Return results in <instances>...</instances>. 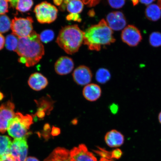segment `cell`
Returning a JSON list of instances; mask_svg holds the SVG:
<instances>
[{
	"instance_id": "obj_10",
	"label": "cell",
	"mask_w": 161,
	"mask_h": 161,
	"mask_svg": "<svg viewBox=\"0 0 161 161\" xmlns=\"http://www.w3.org/2000/svg\"><path fill=\"white\" fill-rule=\"evenodd\" d=\"M74 81L78 85H87L92 81V75L91 70L87 66L81 65L78 66L72 74Z\"/></svg>"
},
{
	"instance_id": "obj_8",
	"label": "cell",
	"mask_w": 161,
	"mask_h": 161,
	"mask_svg": "<svg viewBox=\"0 0 161 161\" xmlns=\"http://www.w3.org/2000/svg\"><path fill=\"white\" fill-rule=\"evenodd\" d=\"M15 105L8 101L0 106V132L4 133L7 130L9 122L15 115Z\"/></svg>"
},
{
	"instance_id": "obj_45",
	"label": "cell",
	"mask_w": 161,
	"mask_h": 161,
	"mask_svg": "<svg viewBox=\"0 0 161 161\" xmlns=\"http://www.w3.org/2000/svg\"><path fill=\"white\" fill-rule=\"evenodd\" d=\"M158 5L159 7L161 9V0H158Z\"/></svg>"
},
{
	"instance_id": "obj_37",
	"label": "cell",
	"mask_w": 161,
	"mask_h": 161,
	"mask_svg": "<svg viewBox=\"0 0 161 161\" xmlns=\"http://www.w3.org/2000/svg\"><path fill=\"white\" fill-rule=\"evenodd\" d=\"M9 1L11 4V6L14 8H16L17 6L18 0H8Z\"/></svg>"
},
{
	"instance_id": "obj_2",
	"label": "cell",
	"mask_w": 161,
	"mask_h": 161,
	"mask_svg": "<svg viewBox=\"0 0 161 161\" xmlns=\"http://www.w3.org/2000/svg\"><path fill=\"white\" fill-rule=\"evenodd\" d=\"M115 40L112 30L104 19L84 32V45L91 50L100 51L102 46L110 45Z\"/></svg>"
},
{
	"instance_id": "obj_4",
	"label": "cell",
	"mask_w": 161,
	"mask_h": 161,
	"mask_svg": "<svg viewBox=\"0 0 161 161\" xmlns=\"http://www.w3.org/2000/svg\"><path fill=\"white\" fill-rule=\"evenodd\" d=\"M33 123V118L31 115H23L20 113H16L9 122L8 133L14 139L26 138L30 126Z\"/></svg>"
},
{
	"instance_id": "obj_27",
	"label": "cell",
	"mask_w": 161,
	"mask_h": 161,
	"mask_svg": "<svg viewBox=\"0 0 161 161\" xmlns=\"http://www.w3.org/2000/svg\"><path fill=\"white\" fill-rule=\"evenodd\" d=\"M108 3L114 8L119 9L125 4V0H108Z\"/></svg>"
},
{
	"instance_id": "obj_22",
	"label": "cell",
	"mask_w": 161,
	"mask_h": 161,
	"mask_svg": "<svg viewBox=\"0 0 161 161\" xmlns=\"http://www.w3.org/2000/svg\"><path fill=\"white\" fill-rule=\"evenodd\" d=\"M19 40L15 35L10 34L7 36L5 41V46L7 49L10 51H16L17 50Z\"/></svg>"
},
{
	"instance_id": "obj_32",
	"label": "cell",
	"mask_w": 161,
	"mask_h": 161,
	"mask_svg": "<svg viewBox=\"0 0 161 161\" xmlns=\"http://www.w3.org/2000/svg\"><path fill=\"white\" fill-rule=\"evenodd\" d=\"M110 109L113 114H116L118 110V106L115 104H112L110 106Z\"/></svg>"
},
{
	"instance_id": "obj_13",
	"label": "cell",
	"mask_w": 161,
	"mask_h": 161,
	"mask_svg": "<svg viewBox=\"0 0 161 161\" xmlns=\"http://www.w3.org/2000/svg\"><path fill=\"white\" fill-rule=\"evenodd\" d=\"M74 64L73 60L68 56H62L56 62L55 69L58 75H67L72 71Z\"/></svg>"
},
{
	"instance_id": "obj_26",
	"label": "cell",
	"mask_w": 161,
	"mask_h": 161,
	"mask_svg": "<svg viewBox=\"0 0 161 161\" xmlns=\"http://www.w3.org/2000/svg\"><path fill=\"white\" fill-rule=\"evenodd\" d=\"M150 45L154 47L161 46V33L159 32H154L151 34L149 38Z\"/></svg>"
},
{
	"instance_id": "obj_24",
	"label": "cell",
	"mask_w": 161,
	"mask_h": 161,
	"mask_svg": "<svg viewBox=\"0 0 161 161\" xmlns=\"http://www.w3.org/2000/svg\"><path fill=\"white\" fill-rule=\"evenodd\" d=\"M11 20L8 16L0 15V33H5L11 28Z\"/></svg>"
},
{
	"instance_id": "obj_34",
	"label": "cell",
	"mask_w": 161,
	"mask_h": 161,
	"mask_svg": "<svg viewBox=\"0 0 161 161\" xmlns=\"http://www.w3.org/2000/svg\"><path fill=\"white\" fill-rule=\"evenodd\" d=\"M5 44V39L4 36L0 33V50L3 49Z\"/></svg>"
},
{
	"instance_id": "obj_12",
	"label": "cell",
	"mask_w": 161,
	"mask_h": 161,
	"mask_svg": "<svg viewBox=\"0 0 161 161\" xmlns=\"http://www.w3.org/2000/svg\"><path fill=\"white\" fill-rule=\"evenodd\" d=\"M106 22L110 29L115 31H119L124 29L126 24L124 14L120 11L108 14L107 16Z\"/></svg>"
},
{
	"instance_id": "obj_14",
	"label": "cell",
	"mask_w": 161,
	"mask_h": 161,
	"mask_svg": "<svg viewBox=\"0 0 161 161\" xmlns=\"http://www.w3.org/2000/svg\"><path fill=\"white\" fill-rule=\"evenodd\" d=\"M104 140L106 144L110 147H117L124 144L125 139L121 133L113 130L107 133Z\"/></svg>"
},
{
	"instance_id": "obj_7",
	"label": "cell",
	"mask_w": 161,
	"mask_h": 161,
	"mask_svg": "<svg viewBox=\"0 0 161 161\" xmlns=\"http://www.w3.org/2000/svg\"><path fill=\"white\" fill-rule=\"evenodd\" d=\"M28 146L26 138L14 139L10 148V156L15 161H25L27 158Z\"/></svg>"
},
{
	"instance_id": "obj_35",
	"label": "cell",
	"mask_w": 161,
	"mask_h": 161,
	"mask_svg": "<svg viewBox=\"0 0 161 161\" xmlns=\"http://www.w3.org/2000/svg\"><path fill=\"white\" fill-rule=\"evenodd\" d=\"M71 0H63V3L62 5L59 7V8L61 11H65L66 5Z\"/></svg>"
},
{
	"instance_id": "obj_44",
	"label": "cell",
	"mask_w": 161,
	"mask_h": 161,
	"mask_svg": "<svg viewBox=\"0 0 161 161\" xmlns=\"http://www.w3.org/2000/svg\"><path fill=\"white\" fill-rule=\"evenodd\" d=\"M158 120L159 122L161 125V111L159 113L158 115Z\"/></svg>"
},
{
	"instance_id": "obj_40",
	"label": "cell",
	"mask_w": 161,
	"mask_h": 161,
	"mask_svg": "<svg viewBox=\"0 0 161 161\" xmlns=\"http://www.w3.org/2000/svg\"><path fill=\"white\" fill-rule=\"evenodd\" d=\"M25 161H39V160H38L37 158H34V157H27V158H26Z\"/></svg>"
},
{
	"instance_id": "obj_11",
	"label": "cell",
	"mask_w": 161,
	"mask_h": 161,
	"mask_svg": "<svg viewBox=\"0 0 161 161\" xmlns=\"http://www.w3.org/2000/svg\"><path fill=\"white\" fill-rule=\"evenodd\" d=\"M70 154L73 161H97L96 157L83 144L72 149Z\"/></svg>"
},
{
	"instance_id": "obj_38",
	"label": "cell",
	"mask_w": 161,
	"mask_h": 161,
	"mask_svg": "<svg viewBox=\"0 0 161 161\" xmlns=\"http://www.w3.org/2000/svg\"><path fill=\"white\" fill-rule=\"evenodd\" d=\"M53 3L59 7L63 4V0H53Z\"/></svg>"
},
{
	"instance_id": "obj_28",
	"label": "cell",
	"mask_w": 161,
	"mask_h": 161,
	"mask_svg": "<svg viewBox=\"0 0 161 161\" xmlns=\"http://www.w3.org/2000/svg\"><path fill=\"white\" fill-rule=\"evenodd\" d=\"M8 11V0H0V15L4 14Z\"/></svg>"
},
{
	"instance_id": "obj_30",
	"label": "cell",
	"mask_w": 161,
	"mask_h": 161,
	"mask_svg": "<svg viewBox=\"0 0 161 161\" xmlns=\"http://www.w3.org/2000/svg\"><path fill=\"white\" fill-rule=\"evenodd\" d=\"M111 154L112 158L118 159L122 156V151L119 149H116L113 151V152L111 153Z\"/></svg>"
},
{
	"instance_id": "obj_41",
	"label": "cell",
	"mask_w": 161,
	"mask_h": 161,
	"mask_svg": "<svg viewBox=\"0 0 161 161\" xmlns=\"http://www.w3.org/2000/svg\"><path fill=\"white\" fill-rule=\"evenodd\" d=\"M99 161H112L111 159L103 158L102 157Z\"/></svg>"
},
{
	"instance_id": "obj_23",
	"label": "cell",
	"mask_w": 161,
	"mask_h": 161,
	"mask_svg": "<svg viewBox=\"0 0 161 161\" xmlns=\"http://www.w3.org/2000/svg\"><path fill=\"white\" fill-rule=\"evenodd\" d=\"M33 5L32 0H18L16 8L22 13L29 11Z\"/></svg>"
},
{
	"instance_id": "obj_43",
	"label": "cell",
	"mask_w": 161,
	"mask_h": 161,
	"mask_svg": "<svg viewBox=\"0 0 161 161\" xmlns=\"http://www.w3.org/2000/svg\"><path fill=\"white\" fill-rule=\"evenodd\" d=\"M78 121L77 119H74V120H72V124L74 125H75L78 123Z\"/></svg>"
},
{
	"instance_id": "obj_15",
	"label": "cell",
	"mask_w": 161,
	"mask_h": 161,
	"mask_svg": "<svg viewBox=\"0 0 161 161\" xmlns=\"http://www.w3.org/2000/svg\"><path fill=\"white\" fill-rule=\"evenodd\" d=\"M28 84L32 89L39 91L47 86L48 81L47 78L42 74L36 72L30 76Z\"/></svg>"
},
{
	"instance_id": "obj_9",
	"label": "cell",
	"mask_w": 161,
	"mask_h": 161,
	"mask_svg": "<svg viewBox=\"0 0 161 161\" xmlns=\"http://www.w3.org/2000/svg\"><path fill=\"white\" fill-rule=\"evenodd\" d=\"M122 41L130 46L138 45L142 40V36L137 28L132 25H129L122 32Z\"/></svg>"
},
{
	"instance_id": "obj_6",
	"label": "cell",
	"mask_w": 161,
	"mask_h": 161,
	"mask_svg": "<svg viewBox=\"0 0 161 161\" xmlns=\"http://www.w3.org/2000/svg\"><path fill=\"white\" fill-rule=\"evenodd\" d=\"M33 20L31 17H15L12 20L11 29L13 34L19 38L27 37L33 30Z\"/></svg>"
},
{
	"instance_id": "obj_17",
	"label": "cell",
	"mask_w": 161,
	"mask_h": 161,
	"mask_svg": "<svg viewBox=\"0 0 161 161\" xmlns=\"http://www.w3.org/2000/svg\"><path fill=\"white\" fill-rule=\"evenodd\" d=\"M44 161H73L70 151L62 147L54 149Z\"/></svg>"
},
{
	"instance_id": "obj_39",
	"label": "cell",
	"mask_w": 161,
	"mask_h": 161,
	"mask_svg": "<svg viewBox=\"0 0 161 161\" xmlns=\"http://www.w3.org/2000/svg\"><path fill=\"white\" fill-rule=\"evenodd\" d=\"M37 115L39 118H42L44 117L45 115V113L43 111L39 110L37 114Z\"/></svg>"
},
{
	"instance_id": "obj_18",
	"label": "cell",
	"mask_w": 161,
	"mask_h": 161,
	"mask_svg": "<svg viewBox=\"0 0 161 161\" xmlns=\"http://www.w3.org/2000/svg\"><path fill=\"white\" fill-rule=\"evenodd\" d=\"M146 15L147 18L152 21H157L161 17V10L158 5L151 4L146 10Z\"/></svg>"
},
{
	"instance_id": "obj_16",
	"label": "cell",
	"mask_w": 161,
	"mask_h": 161,
	"mask_svg": "<svg viewBox=\"0 0 161 161\" xmlns=\"http://www.w3.org/2000/svg\"><path fill=\"white\" fill-rule=\"evenodd\" d=\"M84 97L90 102H94L100 97L102 90L100 86L95 84H87L82 91Z\"/></svg>"
},
{
	"instance_id": "obj_46",
	"label": "cell",
	"mask_w": 161,
	"mask_h": 161,
	"mask_svg": "<svg viewBox=\"0 0 161 161\" xmlns=\"http://www.w3.org/2000/svg\"><path fill=\"white\" fill-rule=\"evenodd\" d=\"M4 96L3 94L0 92V100H1L3 98Z\"/></svg>"
},
{
	"instance_id": "obj_42",
	"label": "cell",
	"mask_w": 161,
	"mask_h": 161,
	"mask_svg": "<svg viewBox=\"0 0 161 161\" xmlns=\"http://www.w3.org/2000/svg\"><path fill=\"white\" fill-rule=\"evenodd\" d=\"M131 1H132L134 6L137 5L139 3V0H131Z\"/></svg>"
},
{
	"instance_id": "obj_47",
	"label": "cell",
	"mask_w": 161,
	"mask_h": 161,
	"mask_svg": "<svg viewBox=\"0 0 161 161\" xmlns=\"http://www.w3.org/2000/svg\"><path fill=\"white\" fill-rule=\"evenodd\" d=\"M0 161H3V160L1 159V158H0Z\"/></svg>"
},
{
	"instance_id": "obj_33",
	"label": "cell",
	"mask_w": 161,
	"mask_h": 161,
	"mask_svg": "<svg viewBox=\"0 0 161 161\" xmlns=\"http://www.w3.org/2000/svg\"><path fill=\"white\" fill-rule=\"evenodd\" d=\"M60 133V129L59 128L53 126L52 129V136H56L59 135Z\"/></svg>"
},
{
	"instance_id": "obj_29",
	"label": "cell",
	"mask_w": 161,
	"mask_h": 161,
	"mask_svg": "<svg viewBox=\"0 0 161 161\" xmlns=\"http://www.w3.org/2000/svg\"><path fill=\"white\" fill-rule=\"evenodd\" d=\"M68 21H73L80 22L81 21L80 16L78 14L70 13L66 17Z\"/></svg>"
},
{
	"instance_id": "obj_25",
	"label": "cell",
	"mask_w": 161,
	"mask_h": 161,
	"mask_svg": "<svg viewBox=\"0 0 161 161\" xmlns=\"http://www.w3.org/2000/svg\"><path fill=\"white\" fill-rule=\"evenodd\" d=\"M39 36L41 41L44 43H47L53 40L55 37V34L51 30H46L42 31Z\"/></svg>"
},
{
	"instance_id": "obj_21",
	"label": "cell",
	"mask_w": 161,
	"mask_h": 161,
	"mask_svg": "<svg viewBox=\"0 0 161 161\" xmlns=\"http://www.w3.org/2000/svg\"><path fill=\"white\" fill-rule=\"evenodd\" d=\"M111 78V74L108 69L106 68H100L97 71L96 79L98 83L104 84L109 80Z\"/></svg>"
},
{
	"instance_id": "obj_1",
	"label": "cell",
	"mask_w": 161,
	"mask_h": 161,
	"mask_svg": "<svg viewBox=\"0 0 161 161\" xmlns=\"http://www.w3.org/2000/svg\"><path fill=\"white\" fill-rule=\"evenodd\" d=\"M15 52L19 56V62L28 67L37 64L45 54L40 36L35 31L27 37L19 38Z\"/></svg>"
},
{
	"instance_id": "obj_19",
	"label": "cell",
	"mask_w": 161,
	"mask_h": 161,
	"mask_svg": "<svg viewBox=\"0 0 161 161\" xmlns=\"http://www.w3.org/2000/svg\"><path fill=\"white\" fill-rule=\"evenodd\" d=\"M12 142L9 136L0 135V158L9 154Z\"/></svg>"
},
{
	"instance_id": "obj_5",
	"label": "cell",
	"mask_w": 161,
	"mask_h": 161,
	"mask_svg": "<svg viewBox=\"0 0 161 161\" xmlns=\"http://www.w3.org/2000/svg\"><path fill=\"white\" fill-rule=\"evenodd\" d=\"M34 12L39 23L50 24L57 19L58 10L55 6L45 1L36 5Z\"/></svg>"
},
{
	"instance_id": "obj_3",
	"label": "cell",
	"mask_w": 161,
	"mask_h": 161,
	"mask_svg": "<svg viewBox=\"0 0 161 161\" xmlns=\"http://www.w3.org/2000/svg\"><path fill=\"white\" fill-rule=\"evenodd\" d=\"M84 40V32L77 25H70L60 30L56 43L66 53L72 55L78 51Z\"/></svg>"
},
{
	"instance_id": "obj_31",
	"label": "cell",
	"mask_w": 161,
	"mask_h": 161,
	"mask_svg": "<svg viewBox=\"0 0 161 161\" xmlns=\"http://www.w3.org/2000/svg\"><path fill=\"white\" fill-rule=\"evenodd\" d=\"M100 0H82L84 4L90 7H94L99 3Z\"/></svg>"
},
{
	"instance_id": "obj_20",
	"label": "cell",
	"mask_w": 161,
	"mask_h": 161,
	"mask_svg": "<svg viewBox=\"0 0 161 161\" xmlns=\"http://www.w3.org/2000/svg\"><path fill=\"white\" fill-rule=\"evenodd\" d=\"M66 8L70 13L79 14L83 10L84 3L82 0H71L67 3Z\"/></svg>"
},
{
	"instance_id": "obj_36",
	"label": "cell",
	"mask_w": 161,
	"mask_h": 161,
	"mask_svg": "<svg viewBox=\"0 0 161 161\" xmlns=\"http://www.w3.org/2000/svg\"><path fill=\"white\" fill-rule=\"evenodd\" d=\"M141 3L144 4L146 5H148L154 2L155 0H139Z\"/></svg>"
}]
</instances>
